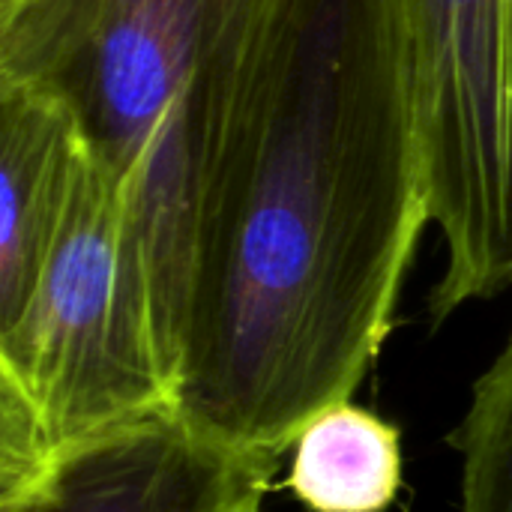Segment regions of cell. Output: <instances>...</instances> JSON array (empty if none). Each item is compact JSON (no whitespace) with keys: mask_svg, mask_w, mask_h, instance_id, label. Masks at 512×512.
I'll list each match as a JSON object with an SVG mask.
<instances>
[{"mask_svg":"<svg viewBox=\"0 0 512 512\" xmlns=\"http://www.w3.org/2000/svg\"><path fill=\"white\" fill-rule=\"evenodd\" d=\"M426 222L402 0H252L207 141L171 411L279 462L363 384Z\"/></svg>","mask_w":512,"mask_h":512,"instance_id":"obj_1","label":"cell"},{"mask_svg":"<svg viewBox=\"0 0 512 512\" xmlns=\"http://www.w3.org/2000/svg\"><path fill=\"white\" fill-rule=\"evenodd\" d=\"M252 0H15L0 81L54 99L126 192L174 390L198 198L225 60Z\"/></svg>","mask_w":512,"mask_h":512,"instance_id":"obj_2","label":"cell"},{"mask_svg":"<svg viewBox=\"0 0 512 512\" xmlns=\"http://www.w3.org/2000/svg\"><path fill=\"white\" fill-rule=\"evenodd\" d=\"M171 408L126 192L90 159L24 321L0 336V420L63 447Z\"/></svg>","mask_w":512,"mask_h":512,"instance_id":"obj_3","label":"cell"},{"mask_svg":"<svg viewBox=\"0 0 512 512\" xmlns=\"http://www.w3.org/2000/svg\"><path fill=\"white\" fill-rule=\"evenodd\" d=\"M432 222V324L512 288V0H402Z\"/></svg>","mask_w":512,"mask_h":512,"instance_id":"obj_4","label":"cell"},{"mask_svg":"<svg viewBox=\"0 0 512 512\" xmlns=\"http://www.w3.org/2000/svg\"><path fill=\"white\" fill-rule=\"evenodd\" d=\"M273 468L165 408L63 447L0 512H264Z\"/></svg>","mask_w":512,"mask_h":512,"instance_id":"obj_5","label":"cell"},{"mask_svg":"<svg viewBox=\"0 0 512 512\" xmlns=\"http://www.w3.org/2000/svg\"><path fill=\"white\" fill-rule=\"evenodd\" d=\"M84 144L48 96L0 81V336L27 315L75 180Z\"/></svg>","mask_w":512,"mask_h":512,"instance_id":"obj_6","label":"cell"},{"mask_svg":"<svg viewBox=\"0 0 512 512\" xmlns=\"http://www.w3.org/2000/svg\"><path fill=\"white\" fill-rule=\"evenodd\" d=\"M291 492L312 512H384L402 486L399 429L342 402L294 441Z\"/></svg>","mask_w":512,"mask_h":512,"instance_id":"obj_7","label":"cell"},{"mask_svg":"<svg viewBox=\"0 0 512 512\" xmlns=\"http://www.w3.org/2000/svg\"><path fill=\"white\" fill-rule=\"evenodd\" d=\"M456 450L462 453L459 512H512V336L474 387Z\"/></svg>","mask_w":512,"mask_h":512,"instance_id":"obj_8","label":"cell"},{"mask_svg":"<svg viewBox=\"0 0 512 512\" xmlns=\"http://www.w3.org/2000/svg\"><path fill=\"white\" fill-rule=\"evenodd\" d=\"M15 0H0V9H6V6H12Z\"/></svg>","mask_w":512,"mask_h":512,"instance_id":"obj_9","label":"cell"}]
</instances>
